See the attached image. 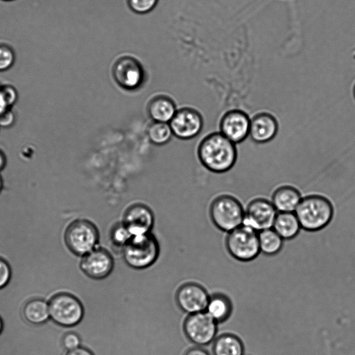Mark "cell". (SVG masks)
Masks as SVG:
<instances>
[{"label":"cell","mask_w":355,"mask_h":355,"mask_svg":"<svg viewBox=\"0 0 355 355\" xmlns=\"http://www.w3.org/2000/svg\"><path fill=\"white\" fill-rule=\"evenodd\" d=\"M121 222L132 236L143 235L150 233L155 223V216L148 206L137 202L127 207Z\"/></svg>","instance_id":"obj_15"},{"label":"cell","mask_w":355,"mask_h":355,"mask_svg":"<svg viewBox=\"0 0 355 355\" xmlns=\"http://www.w3.org/2000/svg\"><path fill=\"white\" fill-rule=\"evenodd\" d=\"M177 110L174 101L164 94L153 96L147 105L148 115L153 122L169 123Z\"/></svg>","instance_id":"obj_18"},{"label":"cell","mask_w":355,"mask_h":355,"mask_svg":"<svg viewBox=\"0 0 355 355\" xmlns=\"http://www.w3.org/2000/svg\"><path fill=\"white\" fill-rule=\"evenodd\" d=\"M225 248L229 254L240 262H250L261 253L258 232L251 227L242 225L227 233Z\"/></svg>","instance_id":"obj_7"},{"label":"cell","mask_w":355,"mask_h":355,"mask_svg":"<svg viewBox=\"0 0 355 355\" xmlns=\"http://www.w3.org/2000/svg\"><path fill=\"white\" fill-rule=\"evenodd\" d=\"M169 125L173 136L180 139L189 140L200 133L204 121L198 110L185 107L177 110Z\"/></svg>","instance_id":"obj_12"},{"label":"cell","mask_w":355,"mask_h":355,"mask_svg":"<svg viewBox=\"0 0 355 355\" xmlns=\"http://www.w3.org/2000/svg\"><path fill=\"white\" fill-rule=\"evenodd\" d=\"M12 278V268L9 263L0 257V290L8 285Z\"/></svg>","instance_id":"obj_29"},{"label":"cell","mask_w":355,"mask_h":355,"mask_svg":"<svg viewBox=\"0 0 355 355\" xmlns=\"http://www.w3.org/2000/svg\"><path fill=\"white\" fill-rule=\"evenodd\" d=\"M295 213L302 230L315 232L329 225L334 216V207L327 197L310 194L302 197Z\"/></svg>","instance_id":"obj_2"},{"label":"cell","mask_w":355,"mask_h":355,"mask_svg":"<svg viewBox=\"0 0 355 355\" xmlns=\"http://www.w3.org/2000/svg\"><path fill=\"white\" fill-rule=\"evenodd\" d=\"M110 73L114 82L125 91L140 89L147 79L143 62L130 52H123L115 56L111 63Z\"/></svg>","instance_id":"obj_3"},{"label":"cell","mask_w":355,"mask_h":355,"mask_svg":"<svg viewBox=\"0 0 355 355\" xmlns=\"http://www.w3.org/2000/svg\"><path fill=\"white\" fill-rule=\"evenodd\" d=\"M173 135L171 126L168 123L153 122L147 129L149 141L156 146L166 144Z\"/></svg>","instance_id":"obj_24"},{"label":"cell","mask_w":355,"mask_h":355,"mask_svg":"<svg viewBox=\"0 0 355 355\" xmlns=\"http://www.w3.org/2000/svg\"><path fill=\"white\" fill-rule=\"evenodd\" d=\"M277 213L270 200L255 198L245 207L243 225L257 232L272 228Z\"/></svg>","instance_id":"obj_11"},{"label":"cell","mask_w":355,"mask_h":355,"mask_svg":"<svg viewBox=\"0 0 355 355\" xmlns=\"http://www.w3.org/2000/svg\"><path fill=\"white\" fill-rule=\"evenodd\" d=\"M4 328V322L3 319L0 316V336L1 335Z\"/></svg>","instance_id":"obj_35"},{"label":"cell","mask_w":355,"mask_h":355,"mask_svg":"<svg viewBox=\"0 0 355 355\" xmlns=\"http://www.w3.org/2000/svg\"><path fill=\"white\" fill-rule=\"evenodd\" d=\"M258 239L260 252L266 256L277 254L284 245V240L272 228L259 232Z\"/></svg>","instance_id":"obj_23"},{"label":"cell","mask_w":355,"mask_h":355,"mask_svg":"<svg viewBox=\"0 0 355 355\" xmlns=\"http://www.w3.org/2000/svg\"><path fill=\"white\" fill-rule=\"evenodd\" d=\"M245 355H250V354H245Z\"/></svg>","instance_id":"obj_39"},{"label":"cell","mask_w":355,"mask_h":355,"mask_svg":"<svg viewBox=\"0 0 355 355\" xmlns=\"http://www.w3.org/2000/svg\"><path fill=\"white\" fill-rule=\"evenodd\" d=\"M205 312L218 324L223 323L232 315L233 303L227 295L216 293L210 295Z\"/></svg>","instance_id":"obj_19"},{"label":"cell","mask_w":355,"mask_h":355,"mask_svg":"<svg viewBox=\"0 0 355 355\" xmlns=\"http://www.w3.org/2000/svg\"><path fill=\"white\" fill-rule=\"evenodd\" d=\"M6 164V157L3 152L0 150V171L3 170Z\"/></svg>","instance_id":"obj_34"},{"label":"cell","mask_w":355,"mask_h":355,"mask_svg":"<svg viewBox=\"0 0 355 355\" xmlns=\"http://www.w3.org/2000/svg\"><path fill=\"white\" fill-rule=\"evenodd\" d=\"M279 123L276 117L268 112H259L250 117L249 137L255 144H263L277 136Z\"/></svg>","instance_id":"obj_16"},{"label":"cell","mask_w":355,"mask_h":355,"mask_svg":"<svg viewBox=\"0 0 355 355\" xmlns=\"http://www.w3.org/2000/svg\"><path fill=\"white\" fill-rule=\"evenodd\" d=\"M15 53L13 48L3 42H0V71L10 69L15 62Z\"/></svg>","instance_id":"obj_27"},{"label":"cell","mask_w":355,"mask_h":355,"mask_svg":"<svg viewBox=\"0 0 355 355\" xmlns=\"http://www.w3.org/2000/svg\"><path fill=\"white\" fill-rule=\"evenodd\" d=\"M65 355H94L89 349L79 347L75 349L67 351Z\"/></svg>","instance_id":"obj_32"},{"label":"cell","mask_w":355,"mask_h":355,"mask_svg":"<svg viewBox=\"0 0 355 355\" xmlns=\"http://www.w3.org/2000/svg\"><path fill=\"white\" fill-rule=\"evenodd\" d=\"M250 116L241 108L226 110L219 120V131L235 144H240L249 137Z\"/></svg>","instance_id":"obj_10"},{"label":"cell","mask_w":355,"mask_h":355,"mask_svg":"<svg viewBox=\"0 0 355 355\" xmlns=\"http://www.w3.org/2000/svg\"><path fill=\"white\" fill-rule=\"evenodd\" d=\"M236 144L220 132L205 136L200 142L197 154L202 165L210 172L224 173L235 165L238 152Z\"/></svg>","instance_id":"obj_1"},{"label":"cell","mask_w":355,"mask_h":355,"mask_svg":"<svg viewBox=\"0 0 355 355\" xmlns=\"http://www.w3.org/2000/svg\"><path fill=\"white\" fill-rule=\"evenodd\" d=\"M272 228L284 241L295 239L302 230L295 212H278Z\"/></svg>","instance_id":"obj_21"},{"label":"cell","mask_w":355,"mask_h":355,"mask_svg":"<svg viewBox=\"0 0 355 355\" xmlns=\"http://www.w3.org/2000/svg\"><path fill=\"white\" fill-rule=\"evenodd\" d=\"M125 263L132 268L142 270L152 266L159 254V245L150 232L132 236L122 249Z\"/></svg>","instance_id":"obj_5"},{"label":"cell","mask_w":355,"mask_h":355,"mask_svg":"<svg viewBox=\"0 0 355 355\" xmlns=\"http://www.w3.org/2000/svg\"><path fill=\"white\" fill-rule=\"evenodd\" d=\"M184 355H210L209 353L201 347H195L188 349Z\"/></svg>","instance_id":"obj_33"},{"label":"cell","mask_w":355,"mask_h":355,"mask_svg":"<svg viewBox=\"0 0 355 355\" xmlns=\"http://www.w3.org/2000/svg\"><path fill=\"white\" fill-rule=\"evenodd\" d=\"M353 94H354V97L355 98V83H354V87H353Z\"/></svg>","instance_id":"obj_37"},{"label":"cell","mask_w":355,"mask_h":355,"mask_svg":"<svg viewBox=\"0 0 355 355\" xmlns=\"http://www.w3.org/2000/svg\"><path fill=\"white\" fill-rule=\"evenodd\" d=\"M187 338L198 347L208 345L217 337L218 323L205 311L189 314L183 324Z\"/></svg>","instance_id":"obj_9"},{"label":"cell","mask_w":355,"mask_h":355,"mask_svg":"<svg viewBox=\"0 0 355 355\" xmlns=\"http://www.w3.org/2000/svg\"><path fill=\"white\" fill-rule=\"evenodd\" d=\"M15 121V115L11 109H9L0 114V127H11Z\"/></svg>","instance_id":"obj_30"},{"label":"cell","mask_w":355,"mask_h":355,"mask_svg":"<svg viewBox=\"0 0 355 355\" xmlns=\"http://www.w3.org/2000/svg\"><path fill=\"white\" fill-rule=\"evenodd\" d=\"M62 345L67 351H71L80 347L81 339L75 332H68L62 338Z\"/></svg>","instance_id":"obj_28"},{"label":"cell","mask_w":355,"mask_h":355,"mask_svg":"<svg viewBox=\"0 0 355 355\" xmlns=\"http://www.w3.org/2000/svg\"><path fill=\"white\" fill-rule=\"evenodd\" d=\"M245 207L230 194L216 196L209 206V216L217 229L228 233L243 224Z\"/></svg>","instance_id":"obj_4"},{"label":"cell","mask_w":355,"mask_h":355,"mask_svg":"<svg viewBox=\"0 0 355 355\" xmlns=\"http://www.w3.org/2000/svg\"><path fill=\"white\" fill-rule=\"evenodd\" d=\"M10 107L11 106L6 97L3 85H0V114L10 109Z\"/></svg>","instance_id":"obj_31"},{"label":"cell","mask_w":355,"mask_h":355,"mask_svg":"<svg viewBox=\"0 0 355 355\" xmlns=\"http://www.w3.org/2000/svg\"><path fill=\"white\" fill-rule=\"evenodd\" d=\"M132 237V234L122 222L116 223L110 230V238L112 245L121 250Z\"/></svg>","instance_id":"obj_25"},{"label":"cell","mask_w":355,"mask_h":355,"mask_svg":"<svg viewBox=\"0 0 355 355\" xmlns=\"http://www.w3.org/2000/svg\"><path fill=\"white\" fill-rule=\"evenodd\" d=\"M128 9L137 15H146L153 11L159 0H125Z\"/></svg>","instance_id":"obj_26"},{"label":"cell","mask_w":355,"mask_h":355,"mask_svg":"<svg viewBox=\"0 0 355 355\" xmlns=\"http://www.w3.org/2000/svg\"><path fill=\"white\" fill-rule=\"evenodd\" d=\"M2 1H13V0H2Z\"/></svg>","instance_id":"obj_38"},{"label":"cell","mask_w":355,"mask_h":355,"mask_svg":"<svg viewBox=\"0 0 355 355\" xmlns=\"http://www.w3.org/2000/svg\"><path fill=\"white\" fill-rule=\"evenodd\" d=\"M22 315L30 324H44L50 318L49 302L42 298L28 300L23 306Z\"/></svg>","instance_id":"obj_22"},{"label":"cell","mask_w":355,"mask_h":355,"mask_svg":"<svg viewBox=\"0 0 355 355\" xmlns=\"http://www.w3.org/2000/svg\"><path fill=\"white\" fill-rule=\"evenodd\" d=\"M245 346L242 339L235 334L224 333L213 342V355H245Z\"/></svg>","instance_id":"obj_20"},{"label":"cell","mask_w":355,"mask_h":355,"mask_svg":"<svg viewBox=\"0 0 355 355\" xmlns=\"http://www.w3.org/2000/svg\"><path fill=\"white\" fill-rule=\"evenodd\" d=\"M112 254L105 249L96 247L82 257L79 266L82 272L92 279H103L114 268Z\"/></svg>","instance_id":"obj_13"},{"label":"cell","mask_w":355,"mask_h":355,"mask_svg":"<svg viewBox=\"0 0 355 355\" xmlns=\"http://www.w3.org/2000/svg\"><path fill=\"white\" fill-rule=\"evenodd\" d=\"M209 297L203 286L193 282L182 284L175 295L178 306L188 314L205 311Z\"/></svg>","instance_id":"obj_14"},{"label":"cell","mask_w":355,"mask_h":355,"mask_svg":"<svg viewBox=\"0 0 355 355\" xmlns=\"http://www.w3.org/2000/svg\"><path fill=\"white\" fill-rule=\"evenodd\" d=\"M49 306L52 322L63 327L77 325L84 316L81 302L71 293H59L52 296Z\"/></svg>","instance_id":"obj_8"},{"label":"cell","mask_w":355,"mask_h":355,"mask_svg":"<svg viewBox=\"0 0 355 355\" xmlns=\"http://www.w3.org/2000/svg\"><path fill=\"white\" fill-rule=\"evenodd\" d=\"M302 197L295 187L284 184L273 191L270 201L277 212H295Z\"/></svg>","instance_id":"obj_17"},{"label":"cell","mask_w":355,"mask_h":355,"mask_svg":"<svg viewBox=\"0 0 355 355\" xmlns=\"http://www.w3.org/2000/svg\"><path fill=\"white\" fill-rule=\"evenodd\" d=\"M64 241L70 252L83 257L97 247L99 242L98 230L87 219H76L66 228Z\"/></svg>","instance_id":"obj_6"},{"label":"cell","mask_w":355,"mask_h":355,"mask_svg":"<svg viewBox=\"0 0 355 355\" xmlns=\"http://www.w3.org/2000/svg\"><path fill=\"white\" fill-rule=\"evenodd\" d=\"M3 179L2 177L0 175V193L3 189Z\"/></svg>","instance_id":"obj_36"}]
</instances>
